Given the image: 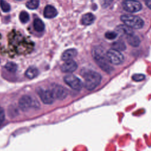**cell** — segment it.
<instances>
[{"label": "cell", "instance_id": "6da1fadb", "mask_svg": "<svg viewBox=\"0 0 151 151\" xmlns=\"http://www.w3.org/2000/svg\"><path fill=\"white\" fill-rule=\"evenodd\" d=\"M92 56L99 67L104 71L110 74L113 71V67L109 64V62L101 47H96L92 50Z\"/></svg>", "mask_w": 151, "mask_h": 151}, {"label": "cell", "instance_id": "7a4b0ae2", "mask_svg": "<svg viewBox=\"0 0 151 151\" xmlns=\"http://www.w3.org/2000/svg\"><path fill=\"white\" fill-rule=\"evenodd\" d=\"M81 74L84 78V86L88 90H94L100 84L101 82V75L93 70H82Z\"/></svg>", "mask_w": 151, "mask_h": 151}, {"label": "cell", "instance_id": "3957f363", "mask_svg": "<svg viewBox=\"0 0 151 151\" xmlns=\"http://www.w3.org/2000/svg\"><path fill=\"white\" fill-rule=\"evenodd\" d=\"M121 21L127 26L131 28L140 29L144 25L143 19L136 15L124 14L120 17Z\"/></svg>", "mask_w": 151, "mask_h": 151}, {"label": "cell", "instance_id": "277c9868", "mask_svg": "<svg viewBox=\"0 0 151 151\" xmlns=\"http://www.w3.org/2000/svg\"><path fill=\"white\" fill-rule=\"evenodd\" d=\"M106 55L109 62L111 64L114 65H119L124 61L123 55L120 52V51L114 49L112 48L109 50L107 51Z\"/></svg>", "mask_w": 151, "mask_h": 151}, {"label": "cell", "instance_id": "5b68a950", "mask_svg": "<svg viewBox=\"0 0 151 151\" xmlns=\"http://www.w3.org/2000/svg\"><path fill=\"white\" fill-rule=\"evenodd\" d=\"M64 81L68 86L75 90H80L83 86L81 81L72 74H68L64 76Z\"/></svg>", "mask_w": 151, "mask_h": 151}, {"label": "cell", "instance_id": "8992f818", "mask_svg": "<svg viewBox=\"0 0 151 151\" xmlns=\"http://www.w3.org/2000/svg\"><path fill=\"white\" fill-rule=\"evenodd\" d=\"M122 6L126 11L131 13L139 12L142 8L141 3L136 0H125L122 4Z\"/></svg>", "mask_w": 151, "mask_h": 151}, {"label": "cell", "instance_id": "52a82bcc", "mask_svg": "<svg viewBox=\"0 0 151 151\" xmlns=\"http://www.w3.org/2000/svg\"><path fill=\"white\" fill-rule=\"evenodd\" d=\"M50 90L51 91L54 99H55L60 100L64 99L68 94L67 90L64 87L57 84L51 85Z\"/></svg>", "mask_w": 151, "mask_h": 151}, {"label": "cell", "instance_id": "ba28073f", "mask_svg": "<svg viewBox=\"0 0 151 151\" xmlns=\"http://www.w3.org/2000/svg\"><path fill=\"white\" fill-rule=\"evenodd\" d=\"M41 101L45 104H51L54 100V98L50 90H46L42 88H38L37 90Z\"/></svg>", "mask_w": 151, "mask_h": 151}, {"label": "cell", "instance_id": "9c48e42d", "mask_svg": "<svg viewBox=\"0 0 151 151\" xmlns=\"http://www.w3.org/2000/svg\"><path fill=\"white\" fill-rule=\"evenodd\" d=\"M18 104L20 109L23 111H28L34 105L32 99L28 95L22 96L19 100Z\"/></svg>", "mask_w": 151, "mask_h": 151}, {"label": "cell", "instance_id": "30bf717a", "mask_svg": "<svg viewBox=\"0 0 151 151\" xmlns=\"http://www.w3.org/2000/svg\"><path fill=\"white\" fill-rule=\"evenodd\" d=\"M77 68V64L73 60L65 61V62L61 65V70L64 73H72Z\"/></svg>", "mask_w": 151, "mask_h": 151}, {"label": "cell", "instance_id": "8fae6325", "mask_svg": "<svg viewBox=\"0 0 151 151\" xmlns=\"http://www.w3.org/2000/svg\"><path fill=\"white\" fill-rule=\"evenodd\" d=\"M58 14V12L55 7L51 5H47L44 9V17L48 19H51L55 17Z\"/></svg>", "mask_w": 151, "mask_h": 151}, {"label": "cell", "instance_id": "7c38bea8", "mask_svg": "<svg viewBox=\"0 0 151 151\" xmlns=\"http://www.w3.org/2000/svg\"><path fill=\"white\" fill-rule=\"evenodd\" d=\"M77 54V51L74 48H70L63 52L61 55V59L64 61L71 60Z\"/></svg>", "mask_w": 151, "mask_h": 151}, {"label": "cell", "instance_id": "4fadbf2b", "mask_svg": "<svg viewBox=\"0 0 151 151\" xmlns=\"http://www.w3.org/2000/svg\"><path fill=\"white\" fill-rule=\"evenodd\" d=\"M95 16L91 13H86L81 17V23L84 25H90L93 24L95 20Z\"/></svg>", "mask_w": 151, "mask_h": 151}, {"label": "cell", "instance_id": "5bb4252c", "mask_svg": "<svg viewBox=\"0 0 151 151\" xmlns=\"http://www.w3.org/2000/svg\"><path fill=\"white\" fill-rule=\"evenodd\" d=\"M126 40H127V41L129 43V44H130V45L134 47H138L140 43V38H139V37L134 35V34L127 35Z\"/></svg>", "mask_w": 151, "mask_h": 151}, {"label": "cell", "instance_id": "9a60e30c", "mask_svg": "<svg viewBox=\"0 0 151 151\" xmlns=\"http://www.w3.org/2000/svg\"><path fill=\"white\" fill-rule=\"evenodd\" d=\"M116 31L118 32H120L122 34H124L127 35L134 34V32L132 29V28L129 27L128 26L124 25H118L116 28Z\"/></svg>", "mask_w": 151, "mask_h": 151}, {"label": "cell", "instance_id": "2e32d148", "mask_svg": "<svg viewBox=\"0 0 151 151\" xmlns=\"http://www.w3.org/2000/svg\"><path fill=\"white\" fill-rule=\"evenodd\" d=\"M38 74V70L34 66H31L27 68L25 73V76L29 79H32L36 77Z\"/></svg>", "mask_w": 151, "mask_h": 151}, {"label": "cell", "instance_id": "e0dca14e", "mask_svg": "<svg viewBox=\"0 0 151 151\" xmlns=\"http://www.w3.org/2000/svg\"><path fill=\"white\" fill-rule=\"evenodd\" d=\"M33 26L34 29L37 32H42L45 29V25L43 21L40 18H35L34 20Z\"/></svg>", "mask_w": 151, "mask_h": 151}, {"label": "cell", "instance_id": "ac0fdd59", "mask_svg": "<svg viewBox=\"0 0 151 151\" xmlns=\"http://www.w3.org/2000/svg\"><path fill=\"white\" fill-rule=\"evenodd\" d=\"M112 47H113V49H114L119 51H124L126 48L124 42L120 40H118L116 42H114L112 44Z\"/></svg>", "mask_w": 151, "mask_h": 151}, {"label": "cell", "instance_id": "d6986e66", "mask_svg": "<svg viewBox=\"0 0 151 151\" xmlns=\"http://www.w3.org/2000/svg\"><path fill=\"white\" fill-rule=\"evenodd\" d=\"M40 4V0H29L26 3V6L29 9H37Z\"/></svg>", "mask_w": 151, "mask_h": 151}, {"label": "cell", "instance_id": "ffe728a7", "mask_svg": "<svg viewBox=\"0 0 151 151\" xmlns=\"http://www.w3.org/2000/svg\"><path fill=\"white\" fill-rule=\"evenodd\" d=\"M5 69L11 73H15L17 70V65L13 62H8L5 65Z\"/></svg>", "mask_w": 151, "mask_h": 151}, {"label": "cell", "instance_id": "44dd1931", "mask_svg": "<svg viewBox=\"0 0 151 151\" xmlns=\"http://www.w3.org/2000/svg\"><path fill=\"white\" fill-rule=\"evenodd\" d=\"M19 18L20 21L22 23L25 24V23L28 22V21L29 19V15L26 11H23L20 12Z\"/></svg>", "mask_w": 151, "mask_h": 151}, {"label": "cell", "instance_id": "7402d4cb", "mask_svg": "<svg viewBox=\"0 0 151 151\" xmlns=\"http://www.w3.org/2000/svg\"><path fill=\"white\" fill-rule=\"evenodd\" d=\"M0 6L4 12H8L11 10L10 5L5 0H0Z\"/></svg>", "mask_w": 151, "mask_h": 151}, {"label": "cell", "instance_id": "603a6c76", "mask_svg": "<svg viewBox=\"0 0 151 151\" xmlns=\"http://www.w3.org/2000/svg\"><path fill=\"white\" fill-rule=\"evenodd\" d=\"M132 78L135 81H141L145 79V76L143 74H134L132 76Z\"/></svg>", "mask_w": 151, "mask_h": 151}, {"label": "cell", "instance_id": "cb8c5ba5", "mask_svg": "<svg viewBox=\"0 0 151 151\" xmlns=\"http://www.w3.org/2000/svg\"><path fill=\"white\" fill-rule=\"evenodd\" d=\"M117 34L114 31H108L105 34V37L109 40H114L116 38Z\"/></svg>", "mask_w": 151, "mask_h": 151}, {"label": "cell", "instance_id": "d4e9b609", "mask_svg": "<svg viewBox=\"0 0 151 151\" xmlns=\"http://www.w3.org/2000/svg\"><path fill=\"white\" fill-rule=\"evenodd\" d=\"M113 1V0H100V4L103 8H107L111 4Z\"/></svg>", "mask_w": 151, "mask_h": 151}, {"label": "cell", "instance_id": "484cf974", "mask_svg": "<svg viewBox=\"0 0 151 151\" xmlns=\"http://www.w3.org/2000/svg\"><path fill=\"white\" fill-rule=\"evenodd\" d=\"M5 120V113L4 109L0 107V126L2 124Z\"/></svg>", "mask_w": 151, "mask_h": 151}, {"label": "cell", "instance_id": "4316f807", "mask_svg": "<svg viewBox=\"0 0 151 151\" xmlns=\"http://www.w3.org/2000/svg\"><path fill=\"white\" fill-rule=\"evenodd\" d=\"M145 4L146 5L151 9V0H146Z\"/></svg>", "mask_w": 151, "mask_h": 151}, {"label": "cell", "instance_id": "83f0119b", "mask_svg": "<svg viewBox=\"0 0 151 151\" xmlns=\"http://www.w3.org/2000/svg\"><path fill=\"white\" fill-rule=\"evenodd\" d=\"M16 1H23V0H16Z\"/></svg>", "mask_w": 151, "mask_h": 151}]
</instances>
